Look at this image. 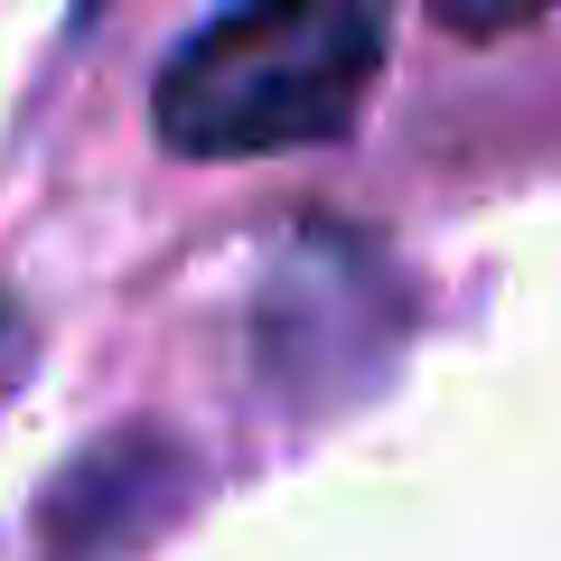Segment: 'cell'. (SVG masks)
I'll use <instances>...</instances> for the list:
<instances>
[{
  "label": "cell",
  "instance_id": "obj_1",
  "mask_svg": "<svg viewBox=\"0 0 561 561\" xmlns=\"http://www.w3.org/2000/svg\"><path fill=\"white\" fill-rule=\"evenodd\" d=\"M383 76V10L272 0L206 20L150 84V122L179 160H272L356 131Z\"/></svg>",
  "mask_w": 561,
  "mask_h": 561
}]
</instances>
